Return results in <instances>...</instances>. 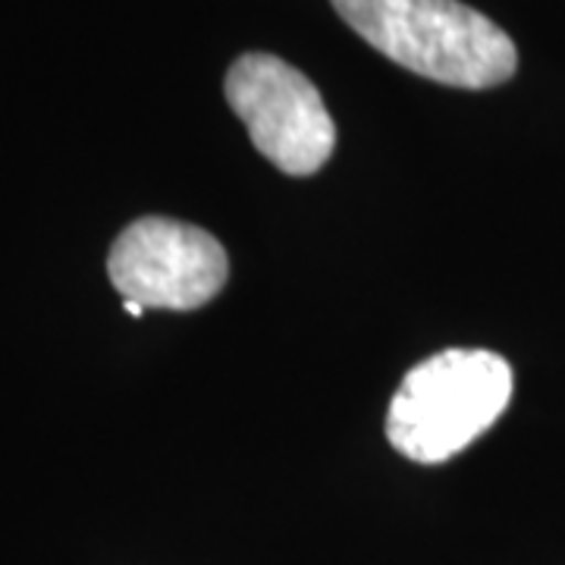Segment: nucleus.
I'll use <instances>...</instances> for the list:
<instances>
[{
  "label": "nucleus",
  "mask_w": 565,
  "mask_h": 565,
  "mask_svg": "<svg viewBox=\"0 0 565 565\" xmlns=\"http://www.w3.org/2000/svg\"><path fill=\"white\" fill-rule=\"evenodd\" d=\"M122 308H126V315H132V318H141V315H145V305L129 302V299H122Z\"/></svg>",
  "instance_id": "nucleus-5"
},
{
  "label": "nucleus",
  "mask_w": 565,
  "mask_h": 565,
  "mask_svg": "<svg viewBox=\"0 0 565 565\" xmlns=\"http://www.w3.org/2000/svg\"><path fill=\"white\" fill-rule=\"evenodd\" d=\"M371 47L452 88H493L515 76L519 51L497 22L459 0H330Z\"/></svg>",
  "instance_id": "nucleus-1"
},
{
  "label": "nucleus",
  "mask_w": 565,
  "mask_h": 565,
  "mask_svg": "<svg viewBox=\"0 0 565 565\" xmlns=\"http://www.w3.org/2000/svg\"><path fill=\"white\" fill-rule=\"evenodd\" d=\"M107 274L129 302L192 311L226 286L230 258L207 230L170 217H141L117 236Z\"/></svg>",
  "instance_id": "nucleus-4"
},
{
  "label": "nucleus",
  "mask_w": 565,
  "mask_h": 565,
  "mask_svg": "<svg viewBox=\"0 0 565 565\" xmlns=\"http://www.w3.org/2000/svg\"><path fill=\"white\" fill-rule=\"evenodd\" d=\"M248 139L289 177H311L330 161L337 126L318 85L274 54H243L223 82Z\"/></svg>",
  "instance_id": "nucleus-3"
},
{
  "label": "nucleus",
  "mask_w": 565,
  "mask_h": 565,
  "mask_svg": "<svg viewBox=\"0 0 565 565\" xmlns=\"http://www.w3.org/2000/svg\"><path fill=\"white\" fill-rule=\"evenodd\" d=\"M512 399V367L487 349H446L415 364L386 412L396 452L422 465L459 456Z\"/></svg>",
  "instance_id": "nucleus-2"
}]
</instances>
